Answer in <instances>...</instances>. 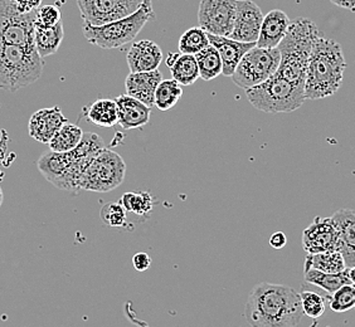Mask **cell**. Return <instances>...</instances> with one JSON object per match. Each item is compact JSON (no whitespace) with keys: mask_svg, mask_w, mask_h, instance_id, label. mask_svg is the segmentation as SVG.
I'll use <instances>...</instances> for the list:
<instances>
[{"mask_svg":"<svg viewBox=\"0 0 355 327\" xmlns=\"http://www.w3.org/2000/svg\"><path fill=\"white\" fill-rule=\"evenodd\" d=\"M329 306L334 312H347L355 307V286L344 285L329 299Z\"/></svg>","mask_w":355,"mask_h":327,"instance_id":"4dcf8cb0","label":"cell"},{"mask_svg":"<svg viewBox=\"0 0 355 327\" xmlns=\"http://www.w3.org/2000/svg\"><path fill=\"white\" fill-rule=\"evenodd\" d=\"M183 96V89L179 82L173 80H163L157 85L154 97V106L160 111H168L177 105Z\"/></svg>","mask_w":355,"mask_h":327,"instance_id":"83f0119b","label":"cell"},{"mask_svg":"<svg viewBox=\"0 0 355 327\" xmlns=\"http://www.w3.org/2000/svg\"><path fill=\"white\" fill-rule=\"evenodd\" d=\"M66 123H69V120L58 106L38 109L29 120V135L40 143H48Z\"/></svg>","mask_w":355,"mask_h":327,"instance_id":"5bb4252c","label":"cell"},{"mask_svg":"<svg viewBox=\"0 0 355 327\" xmlns=\"http://www.w3.org/2000/svg\"><path fill=\"white\" fill-rule=\"evenodd\" d=\"M162 81L163 73L159 69L149 72H130V75L125 80V89L128 95L153 107L157 85Z\"/></svg>","mask_w":355,"mask_h":327,"instance_id":"2e32d148","label":"cell"},{"mask_svg":"<svg viewBox=\"0 0 355 327\" xmlns=\"http://www.w3.org/2000/svg\"><path fill=\"white\" fill-rule=\"evenodd\" d=\"M280 62L279 48H262L256 44L241 58L232 75L233 82L245 91L252 89L275 75Z\"/></svg>","mask_w":355,"mask_h":327,"instance_id":"9c48e42d","label":"cell"},{"mask_svg":"<svg viewBox=\"0 0 355 327\" xmlns=\"http://www.w3.org/2000/svg\"><path fill=\"white\" fill-rule=\"evenodd\" d=\"M132 265L135 267L137 272H145L148 271L151 266L150 256L148 253H137L132 258Z\"/></svg>","mask_w":355,"mask_h":327,"instance_id":"d590c367","label":"cell"},{"mask_svg":"<svg viewBox=\"0 0 355 327\" xmlns=\"http://www.w3.org/2000/svg\"><path fill=\"white\" fill-rule=\"evenodd\" d=\"M287 245L286 234L282 232L273 233L270 238V245L273 249H282Z\"/></svg>","mask_w":355,"mask_h":327,"instance_id":"8d00e7d4","label":"cell"},{"mask_svg":"<svg viewBox=\"0 0 355 327\" xmlns=\"http://www.w3.org/2000/svg\"><path fill=\"white\" fill-rule=\"evenodd\" d=\"M246 96L254 109L272 115L293 112L306 101L305 86L276 73L259 86L246 89Z\"/></svg>","mask_w":355,"mask_h":327,"instance_id":"52a82bcc","label":"cell"},{"mask_svg":"<svg viewBox=\"0 0 355 327\" xmlns=\"http://www.w3.org/2000/svg\"><path fill=\"white\" fill-rule=\"evenodd\" d=\"M290 18L284 10L273 9L263 15L260 35L256 44L262 48H277L285 38L290 26Z\"/></svg>","mask_w":355,"mask_h":327,"instance_id":"ffe728a7","label":"cell"},{"mask_svg":"<svg viewBox=\"0 0 355 327\" xmlns=\"http://www.w3.org/2000/svg\"><path fill=\"white\" fill-rule=\"evenodd\" d=\"M180 55V53H173V52H171V53L168 55V57H166V60H165L166 66H168V67L173 66V64H174V62L177 61L178 55Z\"/></svg>","mask_w":355,"mask_h":327,"instance_id":"f35d334b","label":"cell"},{"mask_svg":"<svg viewBox=\"0 0 355 327\" xmlns=\"http://www.w3.org/2000/svg\"><path fill=\"white\" fill-rule=\"evenodd\" d=\"M345 69L342 46L321 35L313 48L306 69V100H320L336 94L342 87Z\"/></svg>","mask_w":355,"mask_h":327,"instance_id":"3957f363","label":"cell"},{"mask_svg":"<svg viewBox=\"0 0 355 327\" xmlns=\"http://www.w3.org/2000/svg\"><path fill=\"white\" fill-rule=\"evenodd\" d=\"M301 306L304 315L309 319L318 320L325 312V300L318 293L311 291H304L300 293Z\"/></svg>","mask_w":355,"mask_h":327,"instance_id":"1f68e13d","label":"cell"},{"mask_svg":"<svg viewBox=\"0 0 355 327\" xmlns=\"http://www.w3.org/2000/svg\"><path fill=\"white\" fill-rule=\"evenodd\" d=\"M237 12V0H200L198 24L207 33L230 37Z\"/></svg>","mask_w":355,"mask_h":327,"instance_id":"8fae6325","label":"cell"},{"mask_svg":"<svg viewBox=\"0 0 355 327\" xmlns=\"http://www.w3.org/2000/svg\"><path fill=\"white\" fill-rule=\"evenodd\" d=\"M61 10L57 6H41L37 10L35 24L43 27H53L61 21Z\"/></svg>","mask_w":355,"mask_h":327,"instance_id":"e575fe53","label":"cell"},{"mask_svg":"<svg viewBox=\"0 0 355 327\" xmlns=\"http://www.w3.org/2000/svg\"><path fill=\"white\" fill-rule=\"evenodd\" d=\"M86 118L100 127H112L119 123V112L115 100L101 98L89 105Z\"/></svg>","mask_w":355,"mask_h":327,"instance_id":"603a6c76","label":"cell"},{"mask_svg":"<svg viewBox=\"0 0 355 327\" xmlns=\"http://www.w3.org/2000/svg\"><path fill=\"white\" fill-rule=\"evenodd\" d=\"M196 55L198 63L199 77L205 81H212L223 72V63L217 48L209 44Z\"/></svg>","mask_w":355,"mask_h":327,"instance_id":"cb8c5ba5","label":"cell"},{"mask_svg":"<svg viewBox=\"0 0 355 327\" xmlns=\"http://www.w3.org/2000/svg\"><path fill=\"white\" fill-rule=\"evenodd\" d=\"M348 277L350 280V283L355 286V266L348 267Z\"/></svg>","mask_w":355,"mask_h":327,"instance_id":"ab89813d","label":"cell"},{"mask_svg":"<svg viewBox=\"0 0 355 327\" xmlns=\"http://www.w3.org/2000/svg\"><path fill=\"white\" fill-rule=\"evenodd\" d=\"M105 149L103 139L94 132L83 134L81 143L73 150H49L38 160V169L49 183L62 191L78 193L80 179L89 160Z\"/></svg>","mask_w":355,"mask_h":327,"instance_id":"7a4b0ae2","label":"cell"},{"mask_svg":"<svg viewBox=\"0 0 355 327\" xmlns=\"http://www.w3.org/2000/svg\"><path fill=\"white\" fill-rule=\"evenodd\" d=\"M302 317L300 293L285 285H256L245 307V319L252 327L299 326Z\"/></svg>","mask_w":355,"mask_h":327,"instance_id":"6da1fadb","label":"cell"},{"mask_svg":"<svg viewBox=\"0 0 355 327\" xmlns=\"http://www.w3.org/2000/svg\"><path fill=\"white\" fill-rule=\"evenodd\" d=\"M43 60L35 47L0 41V89L15 92L41 78Z\"/></svg>","mask_w":355,"mask_h":327,"instance_id":"5b68a950","label":"cell"},{"mask_svg":"<svg viewBox=\"0 0 355 327\" xmlns=\"http://www.w3.org/2000/svg\"><path fill=\"white\" fill-rule=\"evenodd\" d=\"M83 23L103 26L135 13L144 0H76Z\"/></svg>","mask_w":355,"mask_h":327,"instance_id":"30bf717a","label":"cell"},{"mask_svg":"<svg viewBox=\"0 0 355 327\" xmlns=\"http://www.w3.org/2000/svg\"><path fill=\"white\" fill-rule=\"evenodd\" d=\"M171 76L175 81L182 86H191L199 77L198 63L194 55L180 53L178 55L177 61L169 67Z\"/></svg>","mask_w":355,"mask_h":327,"instance_id":"4316f807","label":"cell"},{"mask_svg":"<svg viewBox=\"0 0 355 327\" xmlns=\"http://www.w3.org/2000/svg\"><path fill=\"white\" fill-rule=\"evenodd\" d=\"M330 1L334 3L335 6H338V7L355 12V0H330Z\"/></svg>","mask_w":355,"mask_h":327,"instance_id":"74e56055","label":"cell"},{"mask_svg":"<svg viewBox=\"0 0 355 327\" xmlns=\"http://www.w3.org/2000/svg\"><path fill=\"white\" fill-rule=\"evenodd\" d=\"M339 232V252L347 267L355 266V211L342 208L331 217Z\"/></svg>","mask_w":355,"mask_h":327,"instance_id":"ac0fdd59","label":"cell"},{"mask_svg":"<svg viewBox=\"0 0 355 327\" xmlns=\"http://www.w3.org/2000/svg\"><path fill=\"white\" fill-rule=\"evenodd\" d=\"M83 129L75 123H66L55 132V136L48 143L49 150L55 152H67L73 150L83 137Z\"/></svg>","mask_w":355,"mask_h":327,"instance_id":"484cf974","label":"cell"},{"mask_svg":"<svg viewBox=\"0 0 355 327\" xmlns=\"http://www.w3.org/2000/svg\"><path fill=\"white\" fill-rule=\"evenodd\" d=\"M41 6L42 0H0V13H32Z\"/></svg>","mask_w":355,"mask_h":327,"instance_id":"836d02e7","label":"cell"},{"mask_svg":"<svg viewBox=\"0 0 355 327\" xmlns=\"http://www.w3.org/2000/svg\"><path fill=\"white\" fill-rule=\"evenodd\" d=\"M120 203L128 211H131L137 215H146L153 211L154 199L150 193L140 191V193H125Z\"/></svg>","mask_w":355,"mask_h":327,"instance_id":"f546056e","label":"cell"},{"mask_svg":"<svg viewBox=\"0 0 355 327\" xmlns=\"http://www.w3.org/2000/svg\"><path fill=\"white\" fill-rule=\"evenodd\" d=\"M302 247L308 254L339 251V232L333 218L315 217L302 233Z\"/></svg>","mask_w":355,"mask_h":327,"instance_id":"7c38bea8","label":"cell"},{"mask_svg":"<svg viewBox=\"0 0 355 327\" xmlns=\"http://www.w3.org/2000/svg\"><path fill=\"white\" fill-rule=\"evenodd\" d=\"M208 33L203 28L193 27L185 30L179 39V51L185 55H197L203 48L209 46Z\"/></svg>","mask_w":355,"mask_h":327,"instance_id":"f1b7e54d","label":"cell"},{"mask_svg":"<svg viewBox=\"0 0 355 327\" xmlns=\"http://www.w3.org/2000/svg\"><path fill=\"white\" fill-rule=\"evenodd\" d=\"M263 13L252 0H237V12L230 38L239 42H257Z\"/></svg>","mask_w":355,"mask_h":327,"instance_id":"4fadbf2b","label":"cell"},{"mask_svg":"<svg viewBox=\"0 0 355 327\" xmlns=\"http://www.w3.org/2000/svg\"><path fill=\"white\" fill-rule=\"evenodd\" d=\"M126 175V164L117 152L106 148L96 154L85 168L81 179V191L107 193L123 184Z\"/></svg>","mask_w":355,"mask_h":327,"instance_id":"ba28073f","label":"cell"},{"mask_svg":"<svg viewBox=\"0 0 355 327\" xmlns=\"http://www.w3.org/2000/svg\"><path fill=\"white\" fill-rule=\"evenodd\" d=\"M3 203V191L0 189V205Z\"/></svg>","mask_w":355,"mask_h":327,"instance_id":"60d3db41","label":"cell"},{"mask_svg":"<svg viewBox=\"0 0 355 327\" xmlns=\"http://www.w3.org/2000/svg\"><path fill=\"white\" fill-rule=\"evenodd\" d=\"M126 62L130 72L155 71L163 62V52L155 42L143 39L131 46L126 55Z\"/></svg>","mask_w":355,"mask_h":327,"instance_id":"9a60e30c","label":"cell"},{"mask_svg":"<svg viewBox=\"0 0 355 327\" xmlns=\"http://www.w3.org/2000/svg\"><path fill=\"white\" fill-rule=\"evenodd\" d=\"M309 268H315L322 272L339 273L347 268V265L342 253L339 251H328V252L308 254L304 271H306Z\"/></svg>","mask_w":355,"mask_h":327,"instance_id":"d4e9b609","label":"cell"},{"mask_svg":"<svg viewBox=\"0 0 355 327\" xmlns=\"http://www.w3.org/2000/svg\"><path fill=\"white\" fill-rule=\"evenodd\" d=\"M126 213L128 211L119 202V203H107L103 205L100 215L103 223L107 227L120 228L126 224Z\"/></svg>","mask_w":355,"mask_h":327,"instance_id":"d6a6232c","label":"cell"},{"mask_svg":"<svg viewBox=\"0 0 355 327\" xmlns=\"http://www.w3.org/2000/svg\"><path fill=\"white\" fill-rule=\"evenodd\" d=\"M304 279L310 285L322 288L330 294L344 285H352L348 277V267L339 273L322 272L315 268H309L304 271Z\"/></svg>","mask_w":355,"mask_h":327,"instance_id":"7402d4cb","label":"cell"},{"mask_svg":"<svg viewBox=\"0 0 355 327\" xmlns=\"http://www.w3.org/2000/svg\"><path fill=\"white\" fill-rule=\"evenodd\" d=\"M154 17L151 0H144L141 7L135 13L121 19L110 21L103 26H91L83 23V35L87 42L96 47L115 49L134 41L146 23L154 19Z\"/></svg>","mask_w":355,"mask_h":327,"instance_id":"8992f818","label":"cell"},{"mask_svg":"<svg viewBox=\"0 0 355 327\" xmlns=\"http://www.w3.org/2000/svg\"><path fill=\"white\" fill-rule=\"evenodd\" d=\"M64 38V29L62 21L53 27H43L35 24V46L42 58L55 55L61 47Z\"/></svg>","mask_w":355,"mask_h":327,"instance_id":"44dd1931","label":"cell"},{"mask_svg":"<svg viewBox=\"0 0 355 327\" xmlns=\"http://www.w3.org/2000/svg\"><path fill=\"white\" fill-rule=\"evenodd\" d=\"M322 35L314 21L297 18L290 23L285 38L279 44L281 62L276 75L305 86L309 60L315 43Z\"/></svg>","mask_w":355,"mask_h":327,"instance_id":"277c9868","label":"cell"},{"mask_svg":"<svg viewBox=\"0 0 355 327\" xmlns=\"http://www.w3.org/2000/svg\"><path fill=\"white\" fill-rule=\"evenodd\" d=\"M208 38H209L211 44L217 48V51L219 52L222 63H223L222 75L225 77H232L241 58L245 55L248 49L256 46L254 42L246 43V42L236 41V39H232L230 37H223V35H214L208 33Z\"/></svg>","mask_w":355,"mask_h":327,"instance_id":"d6986e66","label":"cell"},{"mask_svg":"<svg viewBox=\"0 0 355 327\" xmlns=\"http://www.w3.org/2000/svg\"><path fill=\"white\" fill-rule=\"evenodd\" d=\"M119 125L123 130L139 129L150 121L151 107L132 96L121 95L116 100Z\"/></svg>","mask_w":355,"mask_h":327,"instance_id":"e0dca14e","label":"cell"}]
</instances>
